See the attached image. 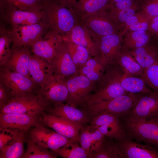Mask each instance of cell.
Listing matches in <instances>:
<instances>
[{
    "instance_id": "cell-34",
    "label": "cell",
    "mask_w": 158,
    "mask_h": 158,
    "mask_svg": "<svg viewBox=\"0 0 158 158\" xmlns=\"http://www.w3.org/2000/svg\"><path fill=\"white\" fill-rule=\"evenodd\" d=\"M121 84L123 88L129 93L148 94L153 91L149 88L141 76L124 75Z\"/></svg>"
},
{
    "instance_id": "cell-36",
    "label": "cell",
    "mask_w": 158,
    "mask_h": 158,
    "mask_svg": "<svg viewBox=\"0 0 158 158\" xmlns=\"http://www.w3.org/2000/svg\"><path fill=\"white\" fill-rule=\"evenodd\" d=\"M12 40L9 31L6 30L5 25L0 26V65H4L9 58L11 54V44Z\"/></svg>"
},
{
    "instance_id": "cell-19",
    "label": "cell",
    "mask_w": 158,
    "mask_h": 158,
    "mask_svg": "<svg viewBox=\"0 0 158 158\" xmlns=\"http://www.w3.org/2000/svg\"><path fill=\"white\" fill-rule=\"evenodd\" d=\"M100 58L106 67L116 62L121 50L122 41L117 34L99 37Z\"/></svg>"
},
{
    "instance_id": "cell-50",
    "label": "cell",
    "mask_w": 158,
    "mask_h": 158,
    "mask_svg": "<svg viewBox=\"0 0 158 158\" xmlns=\"http://www.w3.org/2000/svg\"></svg>"
},
{
    "instance_id": "cell-32",
    "label": "cell",
    "mask_w": 158,
    "mask_h": 158,
    "mask_svg": "<svg viewBox=\"0 0 158 158\" xmlns=\"http://www.w3.org/2000/svg\"><path fill=\"white\" fill-rule=\"evenodd\" d=\"M63 43L78 71L92 56L84 47L76 44L63 37Z\"/></svg>"
},
{
    "instance_id": "cell-31",
    "label": "cell",
    "mask_w": 158,
    "mask_h": 158,
    "mask_svg": "<svg viewBox=\"0 0 158 158\" xmlns=\"http://www.w3.org/2000/svg\"><path fill=\"white\" fill-rule=\"evenodd\" d=\"M43 6V3L37 0H0V12L11 9L40 11Z\"/></svg>"
},
{
    "instance_id": "cell-37",
    "label": "cell",
    "mask_w": 158,
    "mask_h": 158,
    "mask_svg": "<svg viewBox=\"0 0 158 158\" xmlns=\"http://www.w3.org/2000/svg\"><path fill=\"white\" fill-rule=\"evenodd\" d=\"M151 17L144 11L135 13L124 23L125 30L146 31L149 29L150 21Z\"/></svg>"
},
{
    "instance_id": "cell-6",
    "label": "cell",
    "mask_w": 158,
    "mask_h": 158,
    "mask_svg": "<svg viewBox=\"0 0 158 158\" xmlns=\"http://www.w3.org/2000/svg\"><path fill=\"white\" fill-rule=\"evenodd\" d=\"M49 106L36 93L12 97L0 108V112L8 113H40Z\"/></svg>"
},
{
    "instance_id": "cell-18",
    "label": "cell",
    "mask_w": 158,
    "mask_h": 158,
    "mask_svg": "<svg viewBox=\"0 0 158 158\" xmlns=\"http://www.w3.org/2000/svg\"><path fill=\"white\" fill-rule=\"evenodd\" d=\"M63 41L61 35L49 31L42 38L32 44L30 48L34 54L51 64L57 49Z\"/></svg>"
},
{
    "instance_id": "cell-44",
    "label": "cell",
    "mask_w": 158,
    "mask_h": 158,
    "mask_svg": "<svg viewBox=\"0 0 158 158\" xmlns=\"http://www.w3.org/2000/svg\"><path fill=\"white\" fill-rule=\"evenodd\" d=\"M144 11L151 17L158 15V0H148L143 7Z\"/></svg>"
},
{
    "instance_id": "cell-9",
    "label": "cell",
    "mask_w": 158,
    "mask_h": 158,
    "mask_svg": "<svg viewBox=\"0 0 158 158\" xmlns=\"http://www.w3.org/2000/svg\"><path fill=\"white\" fill-rule=\"evenodd\" d=\"M158 116V92L142 94L134 107L124 117L128 121L140 122Z\"/></svg>"
},
{
    "instance_id": "cell-25",
    "label": "cell",
    "mask_w": 158,
    "mask_h": 158,
    "mask_svg": "<svg viewBox=\"0 0 158 158\" xmlns=\"http://www.w3.org/2000/svg\"><path fill=\"white\" fill-rule=\"evenodd\" d=\"M54 72L51 63L34 54L30 61L29 73L31 79L38 87H41Z\"/></svg>"
},
{
    "instance_id": "cell-38",
    "label": "cell",
    "mask_w": 158,
    "mask_h": 158,
    "mask_svg": "<svg viewBox=\"0 0 158 158\" xmlns=\"http://www.w3.org/2000/svg\"><path fill=\"white\" fill-rule=\"evenodd\" d=\"M57 157L51 150L28 139L24 158H56Z\"/></svg>"
},
{
    "instance_id": "cell-22",
    "label": "cell",
    "mask_w": 158,
    "mask_h": 158,
    "mask_svg": "<svg viewBox=\"0 0 158 158\" xmlns=\"http://www.w3.org/2000/svg\"><path fill=\"white\" fill-rule=\"evenodd\" d=\"M55 73L67 77L78 74L77 69L63 42L58 47L51 63Z\"/></svg>"
},
{
    "instance_id": "cell-48",
    "label": "cell",
    "mask_w": 158,
    "mask_h": 158,
    "mask_svg": "<svg viewBox=\"0 0 158 158\" xmlns=\"http://www.w3.org/2000/svg\"><path fill=\"white\" fill-rule=\"evenodd\" d=\"M128 0H109V4H111L116 2L125 1H128Z\"/></svg>"
},
{
    "instance_id": "cell-27",
    "label": "cell",
    "mask_w": 158,
    "mask_h": 158,
    "mask_svg": "<svg viewBox=\"0 0 158 158\" xmlns=\"http://www.w3.org/2000/svg\"><path fill=\"white\" fill-rule=\"evenodd\" d=\"M106 68L99 58L92 56L78 71V74L97 83L103 75Z\"/></svg>"
},
{
    "instance_id": "cell-41",
    "label": "cell",
    "mask_w": 158,
    "mask_h": 158,
    "mask_svg": "<svg viewBox=\"0 0 158 158\" xmlns=\"http://www.w3.org/2000/svg\"><path fill=\"white\" fill-rule=\"evenodd\" d=\"M136 6L124 10L106 13L109 18L115 23L117 21L125 23L130 17L135 14Z\"/></svg>"
},
{
    "instance_id": "cell-46",
    "label": "cell",
    "mask_w": 158,
    "mask_h": 158,
    "mask_svg": "<svg viewBox=\"0 0 158 158\" xmlns=\"http://www.w3.org/2000/svg\"><path fill=\"white\" fill-rule=\"evenodd\" d=\"M58 4L72 9L80 0H53Z\"/></svg>"
},
{
    "instance_id": "cell-20",
    "label": "cell",
    "mask_w": 158,
    "mask_h": 158,
    "mask_svg": "<svg viewBox=\"0 0 158 158\" xmlns=\"http://www.w3.org/2000/svg\"><path fill=\"white\" fill-rule=\"evenodd\" d=\"M30 47L28 46L12 44L11 55L6 63L2 66L31 78L29 73V63L31 55Z\"/></svg>"
},
{
    "instance_id": "cell-24",
    "label": "cell",
    "mask_w": 158,
    "mask_h": 158,
    "mask_svg": "<svg viewBox=\"0 0 158 158\" xmlns=\"http://www.w3.org/2000/svg\"><path fill=\"white\" fill-rule=\"evenodd\" d=\"M44 112L48 114L65 117L83 125L90 121V118L84 111L67 103L55 104L48 107Z\"/></svg>"
},
{
    "instance_id": "cell-29",
    "label": "cell",
    "mask_w": 158,
    "mask_h": 158,
    "mask_svg": "<svg viewBox=\"0 0 158 158\" xmlns=\"http://www.w3.org/2000/svg\"><path fill=\"white\" fill-rule=\"evenodd\" d=\"M27 132L18 130L11 143L0 152V158H24L25 151L24 143Z\"/></svg>"
},
{
    "instance_id": "cell-28",
    "label": "cell",
    "mask_w": 158,
    "mask_h": 158,
    "mask_svg": "<svg viewBox=\"0 0 158 158\" xmlns=\"http://www.w3.org/2000/svg\"><path fill=\"white\" fill-rule=\"evenodd\" d=\"M116 62L124 73V76L142 75L144 70L128 51L121 49Z\"/></svg>"
},
{
    "instance_id": "cell-12",
    "label": "cell",
    "mask_w": 158,
    "mask_h": 158,
    "mask_svg": "<svg viewBox=\"0 0 158 158\" xmlns=\"http://www.w3.org/2000/svg\"><path fill=\"white\" fill-rule=\"evenodd\" d=\"M13 45L30 46L42 38L48 31L41 22L30 25H19L9 30Z\"/></svg>"
},
{
    "instance_id": "cell-33",
    "label": "cell",
    "mask_w": 158,
    "mask_h": 158,
    "mask_svg": "<svg viewBox=\"0 0 158 158\" xmlns=\"http://www.w3.org/2000/svg\"><path fill=\"white\" fill-rule=\"evenodd\" d=\"M78 143L70 139L65 146L51 151L57 156L63 158H90L93 152L86 150Z\"/></svg>"
},
{
    "instance_id": "cell-15",
    "label": "cell",
    "mask_w": 158,
    "mask_h": 158,
    "mask_svg": "<svg viewBox=\"0 0 158 158\" xmlns=\"http://www.w3.org/2000/svg\"><path fill=\"white\" fill-rule=\"evenodd\" d=\"M104 10L77 18L76 21L85 26L98 37L117 34L115 23L109 18Z\"/></svg>"
},
{
    "instance_id": "cell-14",
    "label": "cell",
    "mask_w": 158,
    "mask_h": 158,
    "mask_svg": "<svg viewBox=\"0 0 158 158\" xmlns=\"http://www.w3.org/2000/svg\"><path fill=\"white\" fill-rule=\"evenodd\" d=\"M62 36L85 48L92 57L100 58L98 37L82 24L76 21L71 31Z\"/></svg>"
},
{
    "instance_id": "cell-1",
    "label": "cell",
    "mask_w": 158,
    "mask_h": 158,
    "mask_svg": "<svg viewBox=\"0 0 158 158\" xmlns=\"http://www.w3.org/2000/svg\"><path fill=\"white\" fill-rule=\"evenodd\" d=\"M124 75L123 71L117 62L107 65L94 92L85 98L81 105L110 100L129 93L121 85Z\"/></svg>"
},
{
    "instance_id": "cell-47",
    "label": "cell",
    "mask_w": 158,
    "mask_h": 158,
    "mask_svg": "<svg viewBox=\"0 0 158 158\" xmlns=\"http://www.w3.org/2000/svg\"><path fill=\"white\" fill-rule=\"evenodd\" d=\"M149 29L152 31L158 34V15L152 17L150 18Z\"/></svg>"
},
{
    "instance_id": "cell-21",
    "label": "cell",
    "mask_w": 158,
    "mask_h": 158,
    "mask_svg": "<svg viewBox=\"0 0 158 158\" xmlns=\"http://www.w3.org/2000/svg\"><path fill=\"white\" fill-rule=\"evenodd\" d=\"M42 11L11 9L0 12L1 18L12 28L19 25H30L40 22Z\"/></svg>"
},
{
    "instance_id": "cell-42",
    "label": "cell",
    "mask_w": 158,
    "mask_h": 158,
    "mask_svg": "<svg viewBox=\"0 0 158 158\" xmlns=\"http://www.w3.org/2000/svg\"><path fill=\"white\" fill-rule=\"evenodd\" d=\"M18 130L0 128V152L11 143Z\"/></svg>"
},
{
    "instance_id": "cell-30",
    "label": "cell",
    "mask_w": 158,
    "mask_h": 158,
    "mask_svg": "<svg viewBox=\"0 0 158 158\" xmlns=\"http://www.w3.org/2000/svg\"><path fill=\"white\" fill-rule=\"evenodd\" d=\"M128 51L144 70L154 64L158 57L157 49L147 45Z\"/></svg>"
},
{
    "instance_id": "cell-11",
    "label": "cell",
    "mask_w": 158,
    "mask_h": 158,
    "mask_svg": "<svg viewBox=\"0 0 158 158\" xmlns=\"http://www.w3.org/2000/svg\"><path fill=\"white\" fill-rule=\"evenodd\" d=\"M28 138L46 148L54 151L66 145L70 139L39 123L27 132Z\"/></svg>"
},
{
    "instance_id": "cell-26",
    "label": "cell",
    "mask_w": 158,
    "mask_h": 158,
    "mask_svg": "<svg viewBox=\"0 0 158 158\" xmlns=\"http://www.w3.org/2000/svg\"><path fill=\"white\" fill-rule=\"evenodd\" d=\"M109 0H80L71 10L77 19L104 10Z\"/></svg>"
},
{
    "instance_id": "cell-5",
    "label": "cell",
    "mask_w": 158,
    "mask_h": 158,
    "mask_svg": "<svg viewBox=\"0 0 158 158\" xmlns=\"http://www.w3.org/2000/svg\"><path fill=\"white\" fill-rule=\"evenodd\" d=\"M37 94L50 107L66 102L68 94L66 77L54 72L38 88Z\"/></svg>"
},
{
    "instance_id": "cell-3",
    "label": "cell",
    "mask_w": 158,
    "mask_h": 158,
    "mask_svg": "<svg viewBox=\"0 0 158 158\" xmlns=\"http://www.w3.org/2000/svg\"><path fill=\"white\" fill-rule=\"evenodd\" d=\"M142 94L129 93L113 99L83 105L84 111L91 118L97 115L109 114L118 118L125 116L134 107Z\"/></svg>"
},
{
    "instance_id": "cell-45",
    "label": "cell",
    "mask_w": 158,
    "mask_h": 158,
    "mask_svg": "<svg viewBox=\"0 0 158 158\" xmlns=\"http://www.w3.org/2000/svg\"><path fill=\"white\" fill-rule=\"evenodd\" d=\"M12 97L9 91L0 82V108L6 103Z\"/></svg>"
},
{
    "instance_id": "cell-39",
    "label": "cell",
    "mask_w": 158,
    "mask_h": 158,
    "mask_svg": "<svg viewBox=\"0 0 158 158\" xmlns=\"http://www.w3.org/2000/svg\"><path fill=\"white\" fill-rule=\"evenodd\" d=\"M141 76L149 88L158 92V57L154 64L144 70Z\"/></svg>"
},
{
    "instance_id": "cell-8",
    "label": "cell",
    "mask_w": 158,
    "mask_h": 158,
    "mask_svg": "<svg viewBox=\"0 0 158 158\" xmlns=\"http://www.w3.org/2000/svg\"><path fill=\"white\" fill-rule=\"evenodd\" d=\"M68 91L66 103L73 106H81L85 98L96 88V83L77 74L66 77Z\"/></svg>"
},
{
    "instance_id": "cell-43",
    "label": "cell",
    "mask_w": 158,
    "mask_h": 158,
    "mask_svg": "<svg viewBox=\"0 0 158 158\" xmlns=\"http://www.w3.org/2000/svg\"><path fill=\"white\" fill-rule=\"evenodd\" d=\"M135 6V5L132 0L116 2L109 4L107 7L110 8L111 11H118L128 9Z\"/></svg>"
},
{
    "instance_id": "cell-7",
    "label": "cell",
    "mask_w": 158,
    "mask_h": 158,
    "mask_svg": "<svg viewBox=\"0 0 158 158\" xmlns=\"http://www.w3.org/2000/svg\"><path fill=\"white\" fill-rule=\"evenodd\" d=\"M0 82L15 97L31 93H37L39 88L30 77L0 66Z\"/></svg>"
},
{
    "instance_id": "cell-4",
    "label": "cell",
    "mask_w": 158,
    "mask_h": 158,
    "mask_svg": "<svg viewBox=\"0 0 158 158\" xmlns=\"http://www.w3.org/2000/svg\"><path fill=\"white\" fill-rule=\"evenodd\" d=\"M123 125L128 138L144 142L158 150V116L140 122L125 118Z\"/></svg>"
},
{
    "instance_id": "cell-40",
    "label": "cell",
    "mask_w": 158,
    "mask_h": 158,
    "mask_svg": "<svg viewBox=\"0 0 158 158\" xmlns=\"http://www.w3.org/2000/svg\"><path fill=\"white\" fill-rule=\"evenodd\" d=\"M90 158H119L116 142L107 141L105 139L100 150L93 152Z\"/></svg>"
},
{
    "instance_id": "cell-10",
    "label": "cell",
    "mask_w": 158,
    "mask_h": 158,
    "mask_svg": "<svg viewBox=\"0 0 158 158\" xmlns=\"http://www.w3.org/2000/svg\"><path fill=\"white\" fill-rule=\"evenodd\" d=\"M40 123L71 140L78 142L80 131L83 125L67 118L46 113L40 114Z\"/></svg>"
},
{
    "instance_id": "cell-17",
    "label": "cell",
    "mask_w": 158,
    "mask_h": 158,
    "mask_svg": "<svg viewBox=\"0 0 158 158\" xmlns=\"http://www.w3.org/2000/svg\"><path fill=\"white\" fill-rule=\"evenodd\" d=\"M40 113L0 112V128L18 130L27 132L40 123Z\"/></svg>"
},
{
    "instance_id": "cell-2",
    "label": "cell",
    "mask_w": 158,
    "mask_h": 158,
    "mask_svg": "<svg viewBox=\"0 0 158 158\" xmlns=\"http://www.w3.org/2000/svg\"><path fill=\"white\" fill-rule=\"evenodd\" d=\"M41 23L51 31L62 36L66 35L76 22L73 11L53 0H46L43 2Z\"/></svg>"
},
{
    "instance_id": "cell-35",
    "label": "cell",
    "mask_w": 158,
    "mask_h": 158,
    "mask_svg": "<svg viewBox=\"0 0 158 158\" xmlns=\"http://www.w3.org/2000/svg\"><path fill=\"white\" fill-rule=\"evenodd\" d=\"M150 35L146 30L130 31L126 35L122 49L128 51L144 47L150 41Z\"/></svg>"
},
{
    "instance_id": "cell-23",
    "label": "cell",
    "mask_w": 158,
    "mask_h": 158,
    "mask_svg": "<svg viewBox=\"0 0 158 158\" xmlns=\"http://www.w3.org/2000/svg\"><path fill=\"white\" fill-rule=\"evenodd\" d=\"M105 137L97 128L91 125H84L80 131L78 142L86 150L95 152L101 147Z\"/></svg>"
},
{
    "instance_id": "cell-16",
    "label": "cell",
    "mask_w": 158,
    "mask_h": 158,
    "mask_svg": "<svg viewBox=\"0 0 158 158\" xmlns=\"http://www.w3.org/2000/svg\"><path fill=\"white\" fill-rule=\"evenodd\" d=\"M119 158H158V150L147 144L133 141L128 137L116 142Z\"/></svg>"
},
{
    "instance_id": "cell-49",
    "label": "cell",
    "mask_w": 158,
    "mask_h": 158,
    "mask_svg": "<svg viewBox=\"0 0 158 158\" xmlns=\"http://www.w3.org/2000/svg\"><path fill=\"white\" fill-rule=\"evenodd\" d=\"M37 0L40 2L43 3L44 1L46 0Z\"/></svg>"
},
{
    "instance_id": "cell-13",
    "label": "cell",
    "mask_w": 158,
    "mask_h": 158,
    "mask_svg": "<svg viewBox=\"0 0 158 158\" xmlns=\"http://www.w3.org/2000/svg\"><path fill=\"white\" fill-rule=\"evenodd\" d=\"M119 118L110 114H102L91 118L90 124L105 136L118 141L127 137L123 124Z\"/></svg>"
}]
</instances>
